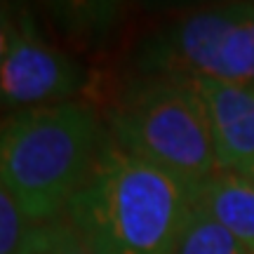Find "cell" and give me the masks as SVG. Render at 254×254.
Returning a JSON list of instances; mask_svg holds the SVG:
<instances>
[{
	"label": "cell",
	"mask_w": 254,
	"mask_h": 254,
	"mask_svg": "<svg viewBox=\"0 0 254 254\" xmlns=\"http://www.w3.org/2000/svg\"><path fill=\"white\" fill-rule=\"evenodd\" d=\"M207 109L217 167L250 177L254 170V82L195 78Z\"/></svg>",
	"instance_id": "8992f818"
},
{
	"label": "cell",
	"mask_w": 254,
	"mask_h": 254,
	"mask_svg": "<svg viewBox=\"0 0 254 254\" xmlns=\"http://www.w3.org/2000/svg\"><path fill=\"white\" fill-rule=\"evenodd\" d=\"M195 214V186L146 163L106 132L62 219L99 254H174Z\"/></svg>",
	"instance_id": "6da1fadb"
},
{
	"label": "cell",
	"mask_w": 254,
	"mask_h": 254,
	"mask_svg": "<svg viewBox=\"0 0 254 254\" xmlns=\"http://www.w3.org/2000/svg\"><path fill=\"white\" fill-rule=\"evenodd\" d=\"M104 136V116L82 101L14 111L0 120V182L33 226L62 217Z\"/></svg>",
	"instance_id": "7a4b0ae2"
},
{
	"label": "cell",
	"mask_w": 254,
	"mask_h": 254,
	"mask_svg": "<svg viewBox=\"0 0 254 254\" xmlns=\"http://www.w3.org/2000/svg\"><path fill=\"white\" fill-rule=\"evenodd\" d=\"M14 19H17V9L0 2V71H2V64H5V57H7L9 43H12Z\"/></svg>",
	"instance_id": "7c38bea8"
},
{
	"label": "cell",
	"mask_w": 254,
	"mask_h": 254,
	"mask_svg": "<svg viewBox=\"0 0 254 254\" xmlns=\"http://www.w3.org/2000/svg\"><path fill=\"white\" fill-rule=\"evenodd\" d=\"M132 75L252 82V2H228L182 14L136 45Z\"/></svg>",
	"instance_id": "277c9868"
},
{
	"label": "cell",
	"mask_w": 254,
	"mask_h": 254,
	"mask_svg": "<svg viewBox=\"0 0 254 254\" xmlns=\"http://www.w3.org/2000/svg\"><path fill=\"white\" fill-rule=\"evenodd\" d=\"M31 226L33 224L19 207L14 195L0 182V254H17Z\"/></svg>",
	"instance_id": "8fae6325"
},
{
	"label": "cell",
	"mask_w": 254,
	"mask_h": 254,
	"mask_svg": "<svg viewBox=\"0 0 254 254\" xmlns=\"http://www.w3.org/2000/svg\"><path fill=\"white\" fill-rule=\"evenodd\" d=\"M195 209L217 221L254 254V179L217 170L195 186Z\"/></svg>",
	"instance_id": "52a82bcc"
},
{
	"label": "cell",
	"mask_w": 254,
	"mask_h": 254,
	"mask_svg": "<svg viewBox=\"0 0 254 254\" xmlns=\"http://www.w3.org/2000/svg\"><path fill=\"white\" fill-rule=\"evenodd\" d=\"M125 12V5L111 0H68L43 5V14L62 36L78 45L94 47L113 38Z\"/></svg>",
	"instance_id": "ba28073f"
},
{
	"label": "cell",
	"mask_w": 254,
	"mask_h": 254,
	"mask_svg": "<svg viewBox=\"0 0 254 254\" xmlns=\"http://www.w3.org/2000/svg\"><path fill=\"white\" fill-rule=\"evenodd\" d=\"M17 254H99L62 217L31 226Z\"/></svg>",
	"instance_id": "9c48e42d"
},
{
	"label": "cell",
	"mask_w": 254,
	"mask_h": 254,
	"mask_svg": "<svg viewBox=\"0 0 254 254\" xmlns=\"http://www.w3.org/2000/svg\"><path fill=\"white\" fill-rule=\"evenodd\" d=\"M250 179H254V170H252V174H250Z\"/></svg>",
	"instance_id": "5bb4252c"
},
{
	"label": "cell",
	"mask_w": 254,
	"mask_h": 254,
	"mask_svg": "<svg viewBox=\"0 0 254 254\" xmlns=\"http://www.w3.org/2000/svg\"><path fill=\"white\" fill-rule=\"evenodd\" d=\"M104 125L125 151L190 186L219 170L207 109L193 80L132 75L109 104Z\"/></svg>",
	"instance_id": "3957f363"
},
{
	"label": "cell",
	"mask_w": 254,
	"mask_h": 254,
	"mask_svg": "<svg viewBox=\"0 0 254 254\" xmlns=\"http://www.w3.org/2000/svg\"><path fill=\"white\" fill-rule=\"evenodd\" d=\"M87 85V68L45 36L31 9L19 7L12 43L0 71V106L14 113L78 101Z\"/></svg>",
	"instance_id": "5b68a950"
},
{
	"label": "cell",
	"mask_w": 254,
	"mask_h": 254,
	"mask_svg": "<svg viewBox=\"0 0 254 254\" xmlns=\"http://www.w3.org/2000/svg\"><path fill=\"white\" fill-rule=\"evenodd\" d=\"M174 254H252L238 243L228 231L195 209L189 228L184 231Z\"/></svg>",
	"instance_id": "30bf717a"
},
{
	"label": "cell",
	"mask_w": 254,
	"mask_h": 254,
	"mask_svg": "<svg viewBox=\"0 0 254 254\" xmlns=\"http://www.w3.org/2000/svg\"><path fill=\"white\" fill-rule=\"evenodd\" d=\"M252 36H254V2H252ZM252 82H254V78H252Z\"/></svg>",
	"instance_id": "4fadbf2b"
}]
</instances>
